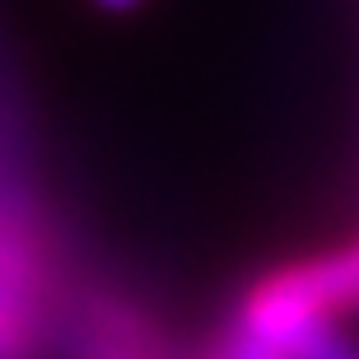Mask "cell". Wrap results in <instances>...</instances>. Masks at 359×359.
I'll return each mask as SVG.
<instances>
[{
    "label": "cell",
    "mask_w": 359,
    "mask_h": 359,
    "mask_svg": "<svg viewBox=\"0 0 359 359\" xmlns=\"http://www.w3.org/2000/svg\"><path fill=\"white\" fill-rule=\"evenodd\" d=\"M285 359H359V336L341 332L336 318H313L276 341Z\"/></svg>",
    "instance_id": "obj_1"
},
{
    "label": "cell",
    "mask_w": 359,
    "mask_h": 359,
    "mask_svg": "<svg viewBox=\"0 0 359 359\" xmlns=\"http://www.w3.org/2000/svg\"><path fill=\"white\" fill-rule=\"evenodd\" d=\"M47 332H42V313L0 299V359H42Z\"/></svg>",
    "instance_id": "obj_2"
},
{
    "label": "cell",
    "mask_w": 359,
    "mask_h": 359,
    "mask_svg": "<svg viewBox=\"0 0 359 359\" xmlns=\"http://www.w3.org/2000/svg\"><path fill=\"white\" fill-rule=\"evenodd\" d=\"M93 5H103V10H131V5H140V0H93Z\"/></svg>",
    "instance_id": "obj_3"
},
{
    "label": "cell",
    "mask_w": 359,
    "mask_h": 359,
    "mask_svg": "<svg viewBox=\"0 0 359 359\" xmlns=\"http://www.w3.org/2000/svg\"><path fill=\"white\" fill-rule=\"evenodd\" d=\"M355 257H359V248H355Z\"/></svg>",
    "instance_id": "obj_4"
}]
</instances>
